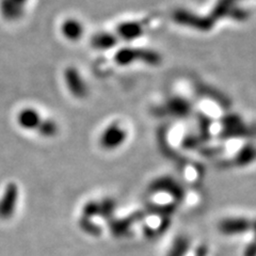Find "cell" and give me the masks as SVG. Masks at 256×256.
Listing matches in <instances>:
<instances>
[{
	"instance_id": "cell-1",
	"label": "cell",
	"mask_w": 256,
	"mask_h": 256,
	"mask_svg": "<svg viewBox=\"0 0 256 256\" xmlns=\"http://www.w3.org/2000/svg\"><path fill=\"white\" fill-rule=\"evenodd\" d=\"M18 123L25 130H38L41 124V116L36 109L26 108L18 114Z\"/></svg>"
},
{
	"instance_id": "cell-2",
	"label": "cell",
	"mask_w": 256,
	"mask_h": 256,
	"mask_svg": "<svg viewBox=\"0 0 256 256\" xmlns=\"http://www.w3.org/2000/svg\"><path fill=\"white\" fill-rule=\"evenodd\" d=\"M66 79L72 92L75 93L76 95L82 94L84 88H82V82H80V78L77 74V72L75 70H72V68L68 70L66 73Z\"/></svg>"
},
{
	"instance_id": "cell-3",
	"label": "cell",
	"mask_w": 256,
	"mask_h": 256,
	"mask_svg": "<svg viewBox=\"0 0 256 256\" xmlns=\"http://www.w3.org/2000/svg\"><path fill=\"white\" fill-rule=\"evenodd\" d=\"M82 28L80 26V24L73 20H66L62 26V32L64 34V36L70 40L78 38L80 34H82Z\"/></svg>"
},
{
	"instance_id": "cell-4",
	"label": "cell",
	"mask_w": 256,
	"mask_h": 256,
	"mask_svg": "<svg viewBox=\"0 0 256 256\" xmlns=\"http://www.w3.org/2000/svg\"><path fill=\"white\" fill-rule=\"evenodd\" d=\"M38 132L45 136H52L57 130V127L52 121H43L38 126Z\"/></svg>"
},
{
	"instance_id": "cell-5",
	"label": "cell",
	"mask_w": 256,
	"mask_h": 256,
	"mask_svg": "<svg viewBox=\"0 0 256 256\" xmlns=\"http://www.w3.org/2000/svg\"><path fill=\"white\" fill-rule=\"evenodd\" d=\"M12 2H14L15 4H18V6L22 8V9H25V4H27L28 0H11Z\"/></svg>"
}]
</instances>
